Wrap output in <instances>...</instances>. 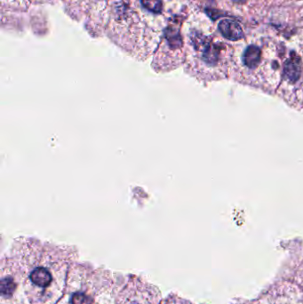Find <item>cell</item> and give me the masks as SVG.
Returning a JSON list of instances; mask_svg holds the SVG:
<instances>
[{
    "label": "cell",
    "mask_w": 303,
    "mask_h": 304,
    "mask_svg": "<svg viewBox=\"0 0 303 304\" xmlns=\"http://www.w3.org/2000/svg\"><path fill=\"white\" fill-rule=\"evenodd\" d=\"M243 63L247 67L249 70H255L259 66L262 60V50L259 47L251 45L245 48L243 56Z\"/></svg>",
    "instance_id": "277c9868"
},
{
    "label": "cell",
    "mask_w": 303,
    "mask_h": 304,
    "mask_svg": "<svg viewBox=\"0 0 303 304\" xmlns=\"http://www.w3.org/2000/svg\"><path fill=\"white\" fill-rule=\"evenodd\" d=\"M205 13L206 15H208L210 18L212 19V21H216L218 19L221 18L222 16L224 15L223 13L220 12L217 9H212V8H208V9H205Z\"/></svg>",
    "instance_id": "9c48e42d"
},
{
    "label": "cell",
    "mask_w": 303,
    "mask_h": 304,
    "mask_svg": "<svg viewBox=\"0 0 303 304\" xmlns=\"http://www.w3.org/2000/svg\"><path fill=\"white\" fill-rule=\"evenodd\" d=\"M232 1L234 3H237V4H244L246 0H232Z\"/></svg>",
    "instance_id": "30bf717a"
},
{
    "label": "cell",
    "mask_w": 303,
    "mask_h": 304,
    "mask_svg": "<svg viewBox=\"0 0 303 304\" xmlns=\"http://www.w3.org/2000/svg\"><path fill=\"white\" fill-rule=\"evenodd\" d=\"M70 302L71 304H92L93 299L85 293L77 292L71 295Z\"/></svg>",
    "instance_id": "ba28073f"
},
{
    "label": "cell",
    "mask_w": 303,
    "mask_h": 304,
    "mask_svg": "<svg viewBox=\"0 0 303 304\" xmlns=\"http://www.w3.org/2000/svg\"><path fill=\"white\" fill-rule=\"evenodd\" d=\"M142 4L147 10L159 14L163 9V3L161 0H142Z\"/></svg>",
    "instance_id": "52a82bcc"
},
{
    "label": "cell",
    "mask_w": 303,
    "mask_h": 304,
    "mask_svg": "<svg viewBox=\"0 0 303 304\" xmlns=\"http://www.w3.org/2000/svg\"><path fill=\"white\" fill-rule=\"evenodd\" d=\"M199 51L202 52V61L207 66L214 67L217 65L220 60V49L217 46L206 43Z\"/></svg>",
    "instance_id": "5b68a950"
},
{
    "label": "cell",
    "mask_w": 303,
    "mask_h": 304,
    "mask_svg": "<svg viewBox=\"0 0 303 304\" xmlns=\"http://www.w3.org/2000/svg\"><path fill=\"white\" fill-rule=\"evenodd\" d=\"M29 282L37 289L41 291L50 287L53 284V275L51 271L46 267H36L29 272Z\"/></svg>",
    "instance_id": "7a4b0ae2"
},
{
    "label": "cell",
    "mask_w": 303,
    "mask_h": 304,
    "mask_svg": "<svg viewBox=\"0 0 303 304\" xmlns=\"http://www.w3.org/2000/svg\"><path fill=\"white\" fill-rule=\"evenodd\" d=\"M164 37L167 40L169 47L172 50L179 49L183 45V41H182V37L180 34V29L177 27L172 25L168 26L164 30Z\"/></svg>",
    "instance_id": "8992f818"
},
{
    "label": "cell",
    "mask_w": 303,
    "mask_h": 304,
    "mask_svg": "<svg viewBox=\"0 0 303 304\" xmlns=\"http://www.w3.org/2000/svg\"><path fill=\"white\" fill-rule=\"evenodd\" d=\"M220 32L226 39L230 41H238L244 37V31L241 26L233 20L223 19L219 22Z\"/></svg>",
    "instance_id": "3957f363"
},
{
    "label": "cell",
    "mask_w": 303,
    "mask_h": 304,
    "mask_svg": "<svg viewBox=\"0 0 303 304\" xmlns=\"http://www.w3.org/2000/svg\"><path fill=\"white\" fill-rule=\"evenodd\" d=\"M283 81L287 85L296 86L301 77V62L298 55L292 54L290 58L287 59L283 66Z\"/></svg>",
    "instance_id": "6da1fadb"
}]
</instances>
